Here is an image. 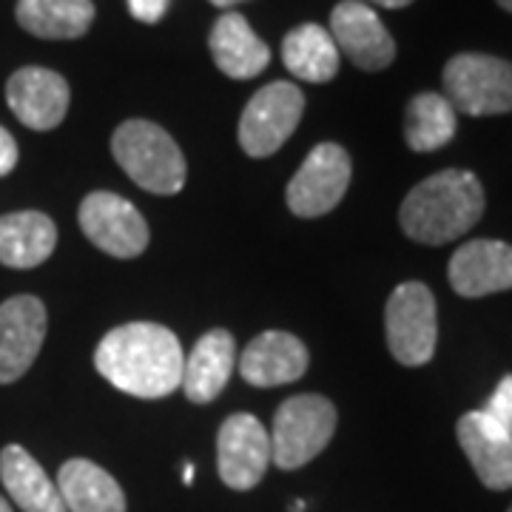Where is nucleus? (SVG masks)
<instances>
[{
	"label": "nucleus",
	"mask_w": 512,
	"mask_h": 512,
	"mask_svg": "<svg viewBox=\"0 0 512 512\" xmlns=\"http://www.w3.org/2000/svg\"><path fill=\"white\" fill-rule=\"evenodd\" d=\"M97 373L137 399H165L183 384L185 356L180 339L163 325L131 322L106 333L94 350Z\"/></svg>",
	"instance_id": "obj_1"
},
{
	"label": "nucleus",
	"mask_w": 512,
	"mask_h": 512,
	"mask_svg": "<svg viewBox=\"0 0 512 512\" xmlns=\"http://www.w3.org/2000/svg\"><path fill=\"white\" fill-rule=\"evenodd\" d=\"M484 217V185L473 171L447 168L421 180L402 202L404 234L421 245H444Z\"/></svg>",
	"instance_id": "obj_2"
},
{
	"label": "nucleus",
	"mask_w": 512,
	"mask_h": 512,
	"mask_svg": "<svg viewBox=\"0 0 512 512\" xmlns=\"http://www.w3.org/2000/svg\"><path fill=\"white\" fill-rule=\"evenodd\" d=\"M111 154L128 177L151 194H177L185 185V157L171 134L151 120H126L111 137Z\"/></svg>",
	"instance_id": "obj_3"
},
{
	"label": "nucleus",
	"mask_w": 512,
	"mask_h": 512,
	"mask_svg": "<svg viewBox=\"0 0 512 512\" xmlns=\"http://www.w3.org/2000/svg\"><path fill=\"white\" fill-rule=\"evenodd\" d=\"M336 433V407L325 396H291L276 410L271 430V461L279 470L311 464Z\"/></svg>",
	"instance_id": "obj_4"
},
{
	"label": "nucleus",
	"mask_w": 512,
	"mask_h": 512,
	"mask_svg": "<svg viewBox=\"0 0 512 512\" xmlns=\"http://www.w3.org/2000/svg\"><path fill=\"white\" fill-rule=\"evenodd\" d=\"M444 97L470 117L512 111V63L481 52H461L444 66Z\"/></svg>",
	"instance_id": "obj_5"
},
{
	"label": "nucleus",
	"mask_w": 512,
	"mask_h": 512,
	"mask_svg": "<svg viewBox=\"0 0 512 512\" xmlns=\"http://www.w3.org/2000/svg\"><path fill=\"white\" fill-rule=\"evenodd\" d=\"M387 350L404 367L427 365L439 342L436 296L424 282H402L384 308Z\"/></svg>",
	"instance_id": "obj_6"
},
{
	"label": "nucleus",
	"mask_w": 512,
	"mask_h": 512,
	"mask_svg": "<svg viewBox=\"0 0 512 512\" xmlns=\"http://www.w3.org/2000/svg\"><path fill=\"white\" fill-rule=\"evenodd\" d=\"M305 111V94L293 83H268L248 100L239 120V146L248 157H271L288 143Z\"/></svg>",
	"instance_id": "obj_7"
},
{
	"label": "nucleus",
	"mask_w": 512,
	"mask_h": 512,
	"mask_svg": "<svg viewBox=\"0 0 512 512\" xmlns=\"http://www.w3.org/2000/svg\"><path fill=\"white\" fill-rule=\"evenodd\" d=\"M350 174L353 165L348 151L336 143H319L293 174L288 185V208L302 220L330 214L345 197Z\"/></svg>",
	"instance_id": "obj_8"
},
{
	"label": "nucleus",
	"mask_w": 512,
	"mask_h": 512,
	"mask_svg": "<svg viewBox=\"0 0 512 512\" xmlns=\"http://www.w3.org/2000/svg\"><path fill=\"white\" fill-rule=\"evenodd\" d=\"M80 228L103 254L134 259L148 248V225L143 214L120 194L94 191L80 202Z\"/></svg>",
	"instance_id": "obj_9"
},
{
	"label": "nucleus",
	"mask_w": 512,
	"mask_h": 512,
	"mask_svg": "<svg viewBox=\"0 0 512 512\" xmlns=\"http://www.w3.org/2000/svg\"><path fill=\"white\" fill-rule=\"evenodd\" d=\"M271 464V433L251 413H234L222 421L217 436V467L225 487L254 490Z\"/></svg>",
	"instance_id": "obj_10"
},
{
	"label": "nucleus",
	"mask_w": 512,
	"mask_h": 512,
	"mask_svg": "<svg viewBox=\"0 0 512 512\" xmlns=\"http://www.w3.org/2000/svg\"><path fill=\"white\" fill-rule=\"evenodd\" d=\"M330 37L339 52L350 57L362 72H382L396 60V40L384 29L373 6L359 0H342L330 12Z\"/></svg>",
	"instance_id": "obj_11"
},
{
	"label": "nucleus",
	"mask_w": 512,
	"mask_h": 512,
	"mask_svg": "<svg viewBox=\"0 0 512 512\" xmlns=\"http://www.w3.org/2000/svg\"><path fill=\"white\" fill-rule=\"evenodd\" d=\"M46 325V308L37 296L20 293L0 305V384L18 382L35 365Z\"/></svg>",
	"instance_id": "obj_12"
},
{
	"label": "nucleus",
	"mask_w": 512,
	"mask_h": 512,
	"mask_svg": "<svg viewBox=\"0 0 512 512\" xmlns=\"http://www.w3.org/2000/svg\"><path fill=\"white\" fill-rule=\"evenodd\" d=\"M69 83L63 74L40 66H26L9 77L6 103L20 123L32 131H52L69 111Z\"/></svg>",
	"instance_id": "obj_13"
},
{
	"label": "nucleus",
	"mask_w": 512,
	"mask_h": 512,
	"mask_svg": "<svg viewBox=\"0 0 512 512\" xmlns=\"http://www.w3.org/2000/svg\"><path fill=\"white\" fill-rule=\"evenodd\" d=\"M450 285L464 299L512 291V245L498 239H470L450 259Z\"/></svg>",
	"instance_id": "obj_14"
},
{
	"label": "nucleus",
	"mask_w": 512,
	"mask_h": 512,
	"mask_svg": "<svg viewBox=\"0 0 512 512\" xmlns=\"http://www.w3.org/2000/svg\"><path fill=\"white\" fill-rule=\"evenodd\" d=\"M456 436L464 456L470 458L476 476L490 490L512 487V436L495 424L484 410L464 413L456 424Z\"/></svg>",
	"instance_id": "obj_15"
},
{
	"label": "nucleus",
	"mask_w": 512,
	"mask_h": 512,
	"mask_svg": "<svg viewBox=\"0 0 512 512\" xmlns=\"http://www.w3.org/2000/svg\"><path fill=\"white\" fill-rule=\"evenodd\" d=\"M308 348L302 339L285 330H265L259 333L239 356V373L254 387H279L305 376L308 370Z\"/></svg>",
	"instance_id": "obj_16"
},
{
	"label": "nucleus",
	"mask_w": 512,
	"mask_h": 512,
	"mask_svg": "<svg viewBox=\"0 0 512 512\" xmlns=\"http://www.w3.org/2000/svg\"><path fill=\"white\" fill-rule=\"evenodd\" d=\"M237 365V345L228 330H211L194 345L183 367V393L188 402L208 404L225 390Z\"/></svg>",
	"instance_id": "obj_17"
},
{
	"label": "nucleus",
	"mask_w": 512,
	"mask_h": 512,
	"mask_svg": "<svg viewBox=\"0 0 512 512\" xmlns=\"http://www.w3.org/2000/svg\"><path fill=\"white\" fill-rule=\"evenodd\" d=\"M208 46H211V57H214L217 69L234 80H251L256 74L265 72L271 63L268 43L254 35V29L239 12H225L214 23Z\"/></svg>",
	"instance_id": "obj_18"
},
{
	"label": "nucleus",
	"mask_w": 512,
	"mask_h": 512,
	"mask_svg": "<svg viewBox=\"0 0 512 512\" xmlns=\"http://www.w3.org/2000/svg\"><path fill=\"white\" fill-rule=\"evenodd\" d=\"M57 245L52 217L40 211H15L0 217V265L29 271L43 265Z\"/></svg>",
	"instance_id": "obj_19"
},
{
	"label": "nucleus",
	"mask_w": 512,
	"mask_h": 512,
	"mask_svg": "<svg viewBox=\"0 0 512 512\" xmlns=\"http://www.w3.org/2000/svg\"><path fill=\"white\" fill-rule=\"evenodd\" d=\"M55 484L66 512H126V495L120 484L94 461H66Z\"/></svg>",
	"instance_id": "obj_20"
},
{
	"label": "nucleus",
	"mask_w": 512,
	"mask_h": 512,
	"mask_svg": "<svg viewBox=\"0 0 512 512\" xmlns=\"http://www.w3.org/2000/svg\"><path fill=\"white\" fill-rule=\"evenodd\" d=\"M0 481L23 512H66L55 481L20 444L0 450Z\"/></svg>",
	"instance_id": "obj_21"
},
{
	"label": "nucleus",
	"mask_w": 512,
	"mask_h": 512,
	"mask_svg": "<svg viewBox=\"0 0 512 512\" xmlns=\"http://www.w3.org/2000/svg\"><path fill=\"white\" fill-rule=\"evenodd\" d=\"M15 18L40 40H77L94 23L92 0H18Z\"/></svg>",
	"instance_id": "obj_22"
},
{
	"label": "nucleus",
	"mask_w": 512,
	"mask_h": 512,
	"mask_svg": "<svg viewBox=\"0 0 512 512\" xmlns=\"http://www.w3.org/2000/svg\"><path fill=\"white\" fill-rule=\"evenodd\" d=\"M285 69L305 83H328L339 72V49L325 26L302 23L282 40Z\"/></svg>",
	"instance_id": "obj_23"
},
{
	"label": "nucleus",
	"mask_w": 512,
	"mask_h": 512,
	"mask_svg": "<svg viewBox=\"0 0 512 512\" xmlns=\"http://www.w3.org/2000/svg\"><path fill=\"white\" fill-rule=\"evenodd\" d=\"M458 111L450 106V100L444 94L421 92L407 103L404 114V140L410 151H439L444 148L458 128Z\"/></svg>",
	"instance_id": "obj_24"
},
{
	"label": "nucleus",
	"mask_w": 512,
	"mask_h": 512,
	"mask_svg": "<svg viewBox=\"0 0 512 512\" xmlns=\"http://www.w3.org/2000/svg\"><path fill=\"white\" fill-rule=\"evenodd\" d=\"M484 413H487L495 424H501V427L512 436V376H504V379L498 382L495 393L490 396V402L484 407Z\"/></svg>",
	"instance_id": "obj_25"
},
{
	"label": "nucleus",
	"mask_w": 512,
	"mask_h": 512,
	"mask_svg": "<svg viewBox=\"0 0 512 512\" xmlns=\"http://www.w3.org/2000/svg\"><path fill=\"white\" fill-rule=\"evenodd\" d=\"M168 3L171 0H128V12L140 23H160L168 12Z\"/></svg>",
	"instance_id": "obj_26"
},
{
	"label": "nucleus",
	"mask_w": 512,
	"mask_h": 512,
	"mask_svg": "<svg viewBox=\"0 0 512 512\" xmlns=\"http://www.w3.org/2000/svg\"><path fill=\"white\" fill-rule=\"evenodd\" d=\"M18 143H15V137L6 131V128L0 126V177H6V174H12L15 171V165H18Z\"/></svg>",
	"instance_id": "obj_27"
},
{
	"label": "nucleus",
	"mask_w": 512,
	"mask_h": 512,
	"mask_svg": "<svg viewBox=\"0 0 512 512\" xmlns=\"http://www.w3.org/2000/svg\"><path fill=\"white\" fill-rule=\"evenodd\" d=\"M359 3H376V6H382V9H404V6H410L413 0H359Z\"/></svg>",
	"instance_id": "obj_28"
},
{
	"label": "nucleus",
	"mask_w": 512,
	"mask_h": 512,
	"mask_svg": "<svg viewBox=\"0 0 512 512\" xmlns=\"http://www.w3.org/2000/svg\"><path fill=\"white\" fill-rule=\"evenodd\" d=\"M183 484H194V464L183 467Z\"/></svg>",
	"instance_id": "obj_29"
},
{
	"label": "nucleus",
	"mask_w": 512,
	"mask_h": 512,
	"mask_svg": "<svg viewBox=\"0 0 512 512\" xmlns=\"http://www.w3.org/2000/svg\"><path fill=\"white\" fill-rule=\"evenodd\" d=\"M214 6H220V9H231L234 3H242V0H211Z\"/></svg>",
	"instance_id": "obj_30"
},
{
	"label": "nucleus",
	"mask_w": 512,
	"mask_h": 512,
	"mask_svg": "<svg viewBox=\"0 0 512 512\" xmlns=\"http://www.w3.org/2000/svg\"><path fill=\"white\" fill-rule=\"evenodd\" d=\"M495 3H498V6H501L504 12H510V15H512V0H495Z\"/></svg>",
	"instance_id": "obj_31"
},
{
	"label": "nucleus",
	"mask_w": 512,
	"mask_h": 512,
	"mask_svg": "<svg viewBox=\"0 0 512 512\" xmlns=\"http://www.w3.org/2000/svg\"><path fill=\"white\" fill-rule=\"evenodd\" d=\"M291 512H305V501H293Z\"/></svg>",
	"instance_id": "obj_32"
},
{
	"label": "nucleus",
	"mask_w": 512,
	"mask_h": 512,
	"mask_svg": "<svg viewBox=\"0 0 512 512\" xmlns=\"http://www.w3.org/2000/svg\"><path fill=\"white\" fill-rule=\"evenodd\" d=\"M0 512H12V507L6 504V498H0Z\"/></svg>",
	"instance_id": "obj_33"
},
{
	"label": "nucleus",
	"mask_w": 512,
	"mask_h": 512,
	"mask_svg": "<svg viewBox=\"0 0 512 512\" xmlns=\"http://www.w3.org/2000/svg\"><path fill=\"white\" fill-rule=\"evenodd\" d=\"M510 512H512V507H510Z\"/></svg>",
	"instance_id": "obj_34"
}]
</instances>
